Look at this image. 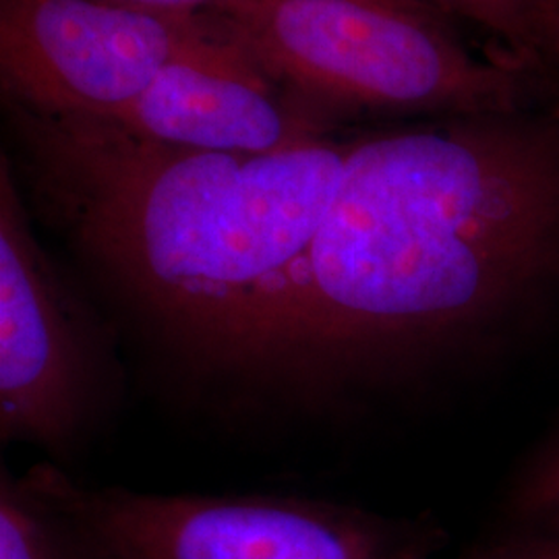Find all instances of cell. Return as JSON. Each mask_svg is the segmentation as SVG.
<instances>
[{
    "instance_id": "277c9868",
    "label": "cell",
    "mask_w": 559,
    "mask_h": 559,
    "mask_svg": "<svg viewBox=\"0 0 559 559\" xmlns=\"http://www.w3.org/2000/svg\"><path fill=\"white\" fill-rule=\"evenodd\" d=\"M23 479L100 559H438L443 540L425 520L338 501L90 487L46 462Z\"/></svg>"
},
{
    "instance_id": "9c48e42d",
    "label": "cell",
    "mask_w": 559,
    "mask_h": 559,
    "mask_svg": "<svg viewBox=\"0 0 559 559\" xmlns=\"http://www.w3.org/2000/svg\"><path fill=\"white\" fill-rule=\"evenodd\" d=\"M450 21L475 27L496 55L547 71L540 62L537 0H420Z\"/></svg>"
},
{
    "instance_id": "8fae6325",
    "label": "cell",
    "mask_w": 559,
    "mask_h": 559,
    "mask_svg": "<svg viewBox=\"0 0 559 559\" xmlns=\"http://www.w3.org/2000/svg\"><path fill=\"white\" fill-rule=\"evenodd\" d=\"M454 559H559V512L510 519L508 528Z\"/></svg>"
},
{
    "instance_id": "ba28073f",
    "label": "cell",
    "mask_w": 559,
    "mask_h": 559,
    "mask_svg": "<svg viewBox=\"0 0 559 559\" xmlns=\"http://www.w3.org/2000/svg\"><path fill=\"white\" fill-rule=\"evenodd\" d=\"M73 535L59 512L4 466L0 473V559H69Z\"/></svg>"
},
{
    "instance_id": "7a4b0ae2",
    "label": "cell",
    "mask_w": 559,
    "mask_h": 559,
    "mask_svg": "<svg viewBox=\"0 0 559 559\" xmlns=\"http://www.w3.org/2000/svg\"><path fill=\"white\" fill-rule=\"evenodd\" d=\"M2 104V154L29 212L110 290L207 365H274L355 131L237 156Z\"/></svg>"
},
{
    "instance_id": "6da1fadb",
    "label": "cell",
    "mask_w": 559,
    "mask_h": 559,
    "mask_svg": "<svg viewBox=\"0 0 559 559\" xmlns=\"http://www.w3.org/2000/svg\"><path fill=\"white\" fill-rule=\"evenodd\" d=\"M559 300V98L353 133L276 365L394 378L520 338Z\"/></svg>"
},
{
    "instance_id": "8992f818",
    "label": "cell",
    "mask_w": 559,
    "mask_h": 559,
    "mask_svg": "<svg viewBox=\"0 0 559 559\" xmlns=\"http://www.w3.org/2000/svg\"><path fill=\"white\" fill-rule=\"evenodd\" d=\"M106 353L73 288L36 239L13 168L0 158V433L57 459L90 431Z\"/></svg>"
},
{
    "instance_id": "52a82bcc",
    "label": "cell",
    "mask_w": 559,
    "mask_h": 559,
    "mask_svg": "<svg viewBox=\"0 0 559 559\" xmlns=\"http://www.w3.org/2000/svg\"><path fill=\"white\" fill-rule=\"evenodd\" d=\"M108 122L143 138L198 152L270 156L342 138L251 59L185 60Z\"/></svg>"
},
{
    "instance_id": "5b68a950",
    "label": "cell",
    "mask_w": 559,
    "mask_h": 559,
    "mask_svg": "<svg viewBox=\"0 0 559 559\" xmlns=\"http://www.w3.org/2000/svg\"><path fill=\"white\" fill-rule=\"evenodd\" d=\"M249 59L218 13L112 0H0L2 102L108 119L185 60Z\"/></svg>"
},
{
    "instance_id": "3957f363",
    "label": "cell",
    "mask_w": 559,
    "mask_h": 559,
    "mask_svg": "<svg viewBox=\"0 0 559 559\" xmlns=\"http://www.w3.org/2000/svg\"><path fill=\"white\" fill-rule=\"evenodd\" d=\"M212 13L270 80L342 131L559 98L547 71L477 57L420 0H235Z\"/></svg>"
},
{
    "instance_id": "5bb4252c",
    "label": "cell",
    "mask_w": 559,
    "mask_h": 559,
    "mask_svg": "<svg viewBox=\"0 0 559 559\" xmlns=\"http://www.w3.org/2000/svg\"><path fill=\"white\" fill-rule=\"evenodd\" d=\"M62 519V516H60ZM71 528V526H69ZM71 535H73V545H71V556L69 559H100L98 556H94L83 543H81L80 537L73 533V528H71Z\"/></svg>"
},
{
    "instance_id": "7c38bea8",
    "label": "cell",
    "mask_w": 559,
    "mask_h": 559,
    "mask_svg": "<svg viewBox=\"0 0 559 559\" xmlns=\"http://www.w3.org/2000/svg\"><path fill=\"white\" fill-rule=\"evenodd\" d=\"M540 62L559 81V0H537Z\"/></svg>"
},
{
    "instance_id": "4fadbf2b",
    "label": "cell",
    "mask_w": 559,
    "mask_h": 559,
    "mask_svg": "<svg viewBox=\"0 0 559 559\" xmlns=\"http://www.w3.org/2000/svg\"><path fill=\"white\" fill-rule=\"evenodd\" d=\"M112 2L133 4V7H143L152 11H168V13H205L235 0H112Z\"/></svg>"
},
{
    "instance_id": "30bf717a",
    "label": "cell",
    "mask_w": 559,
    "mask_h": 559,
    "mask_svg": "<svg viewBox=\"0 0 559 559\" xmlns=\"http://www.w3.org/2000/svg\"><path fill=\"white\" fill-rule=\"evenodd\" d=\"M508 519L559 512V429L524 462L508 491Z\"/></svg>"
}]
</instances>
